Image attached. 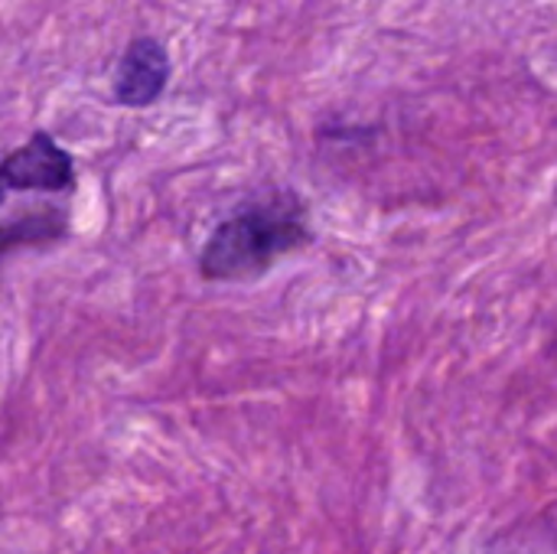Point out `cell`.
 I'll list each match as a JSON object with an SVG mask.
<instances>
[{
	"mask_svg": "<svg viewBox=\"0 0 557 554\" xmlns=\"http://www.w3.org/2000/svg\"><path fill=\"white\" fill-rule=\"evenodd\" d=\"M304 245H310V229L300 206L294 199L287 206L261 202L212 229L199 255V271L209 281H251Z\"/></svg>",
	"mask_w": 557,
	"mask_h": 554,
	"instance_id": "cell-1",
	"label": "cell"
},
{
	"mask_svg": "<svg viewBox=\"0 0 557 554\" xmlns=\"http://www.w3.org/2000/svg\"><path fill=\"white\" fill-rule=\"evenodd\" d=\"M0 183L16 193H62L75 183V160L49 131H36L0 160Z\"/></svg>",
	"mask_w": 557,
	"mask_h": 554,
	"instance_id": "cell-2",
	"label": "cell"
},
{
	"mask_svg": "<svg viewBox=\"0 0 557 554\" xmlns=\"http://www.w3.org/2000/svg\"><path fill=\"white\" fill-rule=\"evenodd\" d=\"M170 49L157 36H137L114 69L111 98L121 108H150L170 82Z\"/></svg>",
	"mask_w": 557,
	"mask_h": 554,
	"instance_id": "cell-3",
	"label": "cell"
},
{
	"mask_svg": "<svg viewBox=\"0 0 557 554\" xmlns=\"http://www.w3.org/2000/svg\"><path fill=\"white\" fill-rule=\"evenodd\" d=\"M3 199H7V189H3V183H0V206H3Z\"/></svg>",
	"mask_w": 557,
	"mask_h": 554,
	"instance_id": "cell-4",
	"label": "cell"
}]
</instances>
